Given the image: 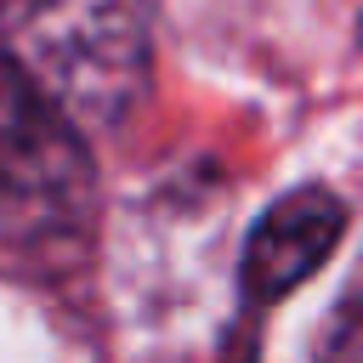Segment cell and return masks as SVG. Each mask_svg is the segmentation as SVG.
Masks as SVG:
<instances>
[{
	"mask_svg": "<svg viewBox=\"0 0 363 363\" xmlns=\"http://www.w3.org/2000/svg\"><path fill=\"white\" fill-rule=\"evenodd\" d=\"M0 57L85 136L130 113L147 85L142 0H0Z\"/></svg>",
	"mask_w": 363,
	"mask_h": 363,
	"instance_id": "1",
	"label": "cell"
},
{
	"mask_svg": "<svg viewBox=\"0 0 363 363\" xmlns=\"http://www.w3.org/2000/svg\"><path fill=\"white\" fill-rule=\"evenodd\" d=\"M79 130L0 57V199L34 210H68L85 199Z\"/></svg>",
	"mask_w": 363,
	"mask_h": 363,
	"instance_id": "2",
	"label": "cell"
},
{
	"mask_svg": "<svg viewBox=\"0 0 363 363\" xmlns=\"http://www.w3.org/2000/svg\"><path fill=\"white\" fill-rule=\"evenodd\" d=\"M346 233V204L329 187H295L284 193L244 238V261H238V284L255 306L284 301L295 284H306L329 250Z\"/></svg>",
	"mask_w": 363,
	"mask_h": 363,
	"instance_id": "3",
	"label": "cell"
}]
</instances>
